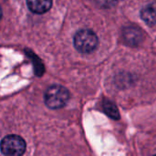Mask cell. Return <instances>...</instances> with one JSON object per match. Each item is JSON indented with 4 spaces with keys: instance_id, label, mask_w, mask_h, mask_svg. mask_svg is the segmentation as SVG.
<instances>
[{
    "instance_id": "9",
    "label": "cell",
    "mask_w": 156,
    "mask_h": 156,
    "mask_svg": "<svg viewBox=\"0 0 156 156\" xmlns=\"http://www.w3.org/2000/svg\"><path fill=\"white\" fill-rule=\"evenodd\" d=\"M1 17H2V9L0 7V19H1Z\"/></svg>"
},
{
    "instance_id": "4",
    "label": "cell",
    "mask_w": 156,
    "mask_h": 156,
    "mask_svg": "<svg viewBox=\"0 0 156 156\" xmlns=\"http://www.w3.org/2000/svg\"><path fill=\"white\" fill-rule=\"evenodd\" d=\"M123 38L125 40V42L131 46H135L138 45L142 39H143V34L142 31L134 27H126L123 30Z\"/></svg>"
},
{
    "instance_id": "3",
    "label": "cell",
    "mask_w": 156,
    "mask_h": 156,
    "mask_svg": "<svg viewBox=\"0 0 156 156\" xmlns=\"http://www.w3.org/2000/svg\"><path fill=\"white\" fill-rule=\"evenodd\" d=\"M1 153L7 156H20L26 151L24 139L17 135H7L0 142Z\"/></svg>"
},
{
    "instance_id": "6",
    "label": "cell",
    "mask_w": 156,
    "mask_h": 156,
    "mask_svg": "<svg viewBox=\"0 0 156 156\" xmlns=\"http://www.w3.org/2000/svg\"><path fill=\"white\" fill-rule=\"evenodd\" d=\"M143 20L150 25L154 26L156 24V3H150L146 5L141 12Z\"/></svg>"
},
{
    "instance_id": "1",
    "label": "cell",
    "mask_w": 156,
    "mask_h": 156,
    "mask_svg": "<svg viewBox=\"0 0 156 156\" xmlns=\"http://www.w3.org/2000/svg\"><path fill=\"white\" fill-rule=\"evenodd\" d=\"M69 99V93L66 88L60 85H52L45 92L44 101L46 105L53 110L64 107Z\"/></svg>"
},
{
    "instance_id": "2",
    "label": "cell",
    "mask_w": 156,
    "mask_h": 156,
    "mask_svg": "<svg viewBox=\"0 0 156 156\" xmlns=\"http://www.w3.org/2000/svg\"><path fill=\"white\" fill-rule=\"evenodd\" d=\"M73 43L78 51L88 54L96 49L99 39L93 31L90 29H81L75 34Z\"/></svg>"
},
{
    "instance_id": "8",
    "label": "cell",
    "mask_w": 156,
    "mask_h": 156,
    "mask_svg": "<svg viewBox=\"0 0 156 156\" xmlns=\"http://www.w3.org/2000/svg\"><path fill=\"white\" fill-rule=\"evenodd\" d=\"M118 0H95L98 5H100L102 8H110L112 7Z\"/></svg>"
},
{
    "instance_id": "7",
    "label": "cell",
    "mask_w": 156,
    "mask_h": 156,
    "mask_svg": "<svg viewBox=\"0 0 156 156\" xmlns=\"http://www.w3.org/2000/svg\"><path fill=\"white\" fill-rule=\"evenodd\" d=\"M103 110H104V112L110 118H112L113 120H119L120 119V113H119L118 108L111 101L105 100L103 101Z\"/></svg>"
},
{
    "instance_id": "5",
    "label": "cell",
    "mask_w": 156,
    "mask_h": 156,
    "mask_svg": "<svg viewBox=\"0 0 156 156\" xmlns=\"http://www.w3.org/2000/svg\"><path fill=\"white\" fill-rule=\"evenodd\" d=\"M27 5L31 12L44 14L50 9L52 0H27Z\"/></svg>"
}]
</instances>
